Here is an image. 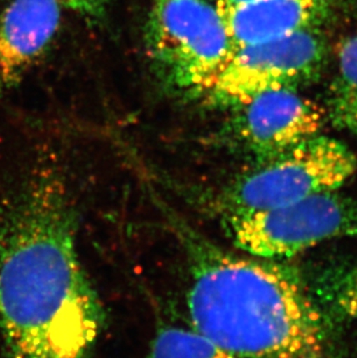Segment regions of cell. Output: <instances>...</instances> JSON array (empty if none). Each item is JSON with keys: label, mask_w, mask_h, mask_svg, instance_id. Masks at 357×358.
Instances as JSON below:
<instances>
[{"label": "cell", "mask_w": 357, "mask_h": 358, "mask_svg": "<svg viewBox=\"0 0 357 358\" xmlns=\"http://www.w3.org/2000/svg\"><path fill=\"white\" fill-rule=\"evenodd\" d=\"M146 47L164 80L194 94L209 91L233 54L225 22L206 0H155Z\"/></svg>", "instance_id": "cell-4"}, {"label": "cell", "mask_w": 357, "mask_h": 358, "mask_svg": "<svg viewBox=\"0 0 357 358\" xmlns=\"http://www.w3.org/2000/svg\"><path fill=\"white\" fill-rule=\"evenodd\" d=\"M326 114L337 128L357 136V36L337 49V70L327 94Z\"/></svg>", "instance_id": "cell-10"}, {"label": "cell", "mask_w": 357, "mask_h": 358, "mask_svg": "<svg viewBox=\"0 0 357 358\" xmlns=\"http://www.w3.org/2000/svg\"><path fill=\"white\" fill-rule=\"evenodd\" d=\"M61 6L59 0H12L0 13V100L54 38Z\"/></svg>", "instance_id": "cell-8"}, {"label": "cell", "mask_w": 357, "mask_h": 358, "mask_svg": "<svg viewBox=\"0 0 357 358\" xmlns=\"http://www.w3.org/2000/svg\"><path fill=\"white\" fill-rule=\"evenodd\" d=\"M321 294L328 304L357 321V264H341L323 275Z\"/></svg>", "instance_id": "cell-12"}, {"label": "cell", "mask_w": 357, "mask_h": 358, "mask_svg": "<svg viewBox=\"0 0 357 358\" xmlns=\"http://www.w3.org/2000/svg\"><path fill=\"white\" fill-rule=\"evenodd\" d=\"M59 3L81 17L94 21L105 17L108 6V0H59Z\"/></svg>", "instance_id": "cell-13"}, {"label": "cell", "mask_w": 357, "mask_h": 358, "mask_svg": "<svg viewBox=\"0 0 357 358\" xmlns=\"http://www.w3.org/2000/svg\"><path fill=\"white\" fill-rule=\"evenodd\" d=\"M357 159L347 145L317 135L237 176L222 194L226 217L258 213L337 192L354 176Z\"/></svg>", "instance_id": "cell-3"}, {"label": "cell", "mask_w": 357, "mask_h": 358, "mask_svg": "<svg viewBox=\"0 0 357 358\" xmlns=\"http://www.w3.org/2000/svg\"><path fill=\"white\" fill-rule=\"evenodd\" d=\"M248 1H252V0H217L216 6L218 8L219 12H222V10H230L232 7L241 5V3H248Z\"/></svg>", "instance_id": "cell-14"}, {"label": "cell", "mask_w": 357, "mask_h": 358, "mask_svg": "<svg viewBox=\"0 0 357 358\" xmlns=\"http://www.w3.org/2000/svg\"><path fill=\"white\" fill-rule=\"evenodd\" d=\"M232 109L231 135L255 162L319 135L326 117L323 109L296 90L266 92Z\"/></svg>", "instance_id": "cell-7"}, {"label": "cell", "mask_w": 357, "mask_h": 358, "mask_svg": "<svg viewBox=\"0 0 357 358\" xmlns=\"http://www.w3.org/2000/svg\"><path fill=\"white\" fill-rule=\"evenodd\" d=\"M226 220L233 243L244 253L276 261L328 240L357 236V201L337 190Z\"/></svg>", "instance_id": "cell-5"}, {"label": "cell", "mask_w": 357, "mask_h": 358, "mask_svg": "<svg viewBox=\"0 0 357 358\" xmlns=\"http://www.w3.org/2000/svg\"><path fill=\"white\" fill-rule=\"evenodd\" d=\"M162 210L187 257L192 328L233 358H333L326 321L296 271L231 253Z\"/></svg>", "instance_id": "cell-2"}, {"label": "cell", "mask_w": 357, "mask_h": 358, "mask_svg": "<svg viewBox=\"0 0 357 358\" xmlns=\"http://www.w3.org/2000/svg\"><path fill=\"white\" fill-rule=\"evenodd\" d=\"M327 44L317 29L251 44L233 52L208 91L214 106L234 108L256 95L297 90L318 78Z\"/></svg>", "instance_id": "cell-6"}, {"label": "cell", "mask_w": 357, "mask_h": 358, "mask_svg": "<svg viewBox=\"0 0 357 358\" xmlns=\"http://www.w3.org/2000/svg\"><path fill=\"white\" fill-rule=\"evenodd\" d=\"M105 312L64 183L38 173L0 210V333L10 358H88Z\"/></svg>", "instance_id": "cell-1"}, {"label": "cell", "mask_w": 357, "mask_h": 358, "mask_svg": "<svg viewBox=\"0 0 357 358\" xmlns=\"http://www.w3.org/2000/svg\"><path fill=\"white\" fill-rule=\"evenodd\" d=\"M145 358L233 357L192 326H164L152 338Z\"/></svg>", "instance_id": "cell-11"}, {"label": "cell", "mask_w": 357, "mask_h": 358, "mask_svg": "<svg viewBox=\"0 0 357 358\" xmlns=\"http://www.w3.org/2000/svg\"><path fill=\"white\" fill-rule=\"evenodd\" d=\"M337 0H252L219 12L233 52L251 44L314 29L328 19Z\"/></svg>", "instance_id": "cell-9"}]
</instances>
